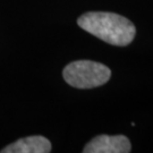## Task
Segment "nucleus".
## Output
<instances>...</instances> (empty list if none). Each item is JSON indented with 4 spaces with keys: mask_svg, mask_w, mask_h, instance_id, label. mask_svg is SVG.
Returning a JSON list of instances; mask_svg holds the SVG:
<instances>
[{
    "mask_svg": "<svg viewBox=\"0 0 153 153\" xmlns=\"http://www.w3.org/2000/svg\"><path fill=\"white\" fill-rule=\"evenodd\" d=\"M84 31L116 47H126L133 42L136 27L126 17L108 11H88L77 19Z\"/></svg>",
    "mask_w": 153,
    "mask_h": 153,
    "instance_id": "f257e3e1",
    "label": "nucleus"
},
{
    "mask_svg": "<svg viewBox=\"0 0 153 153\" xmlns=\"http://www.w3.org/2000/svg\"><path fill=\"white\" fill-rule=\"evenodd\" d=\"M64 79L76 88H93L101 86L111 77L109 67L92 60H76L66 66Z\"/></svg>",
    "mask_w": 153,
    "mask_h": 153,
    "instance_id": "f03ea898",
    "label": "nucleus"
},
{
    "mask_svg": "<svg viewBox=\"0 0 153 153\" xmlns=\"http://www.w3.org/2000/svg\"><path fill=\"white\" fill-rule=\"evenodd\" d=\"M131 145L125 135H99L83 149L84 153H128Z\"/></svg>",
    "mask_w": 153,
    "mask_h": 153,
    "instance_id": "7ed1b4c3",
    "label": "nucleus"
},
{
    "mask_svg": "<svg viewBox=\"0 0 153 153\" xmlns=\"http://www.w3.org/2000/svg\"><path fill=\"white\" fill-rule=\"evenodd\" d=\"M51 143L40 135L21 138L1 150V153H49Z\"/></svg>",
    "mask_w": 153,
    "mask_h": 153,
    "instance_id": "20e7f679",
    "label": "nucleus"
}]
</instances>
